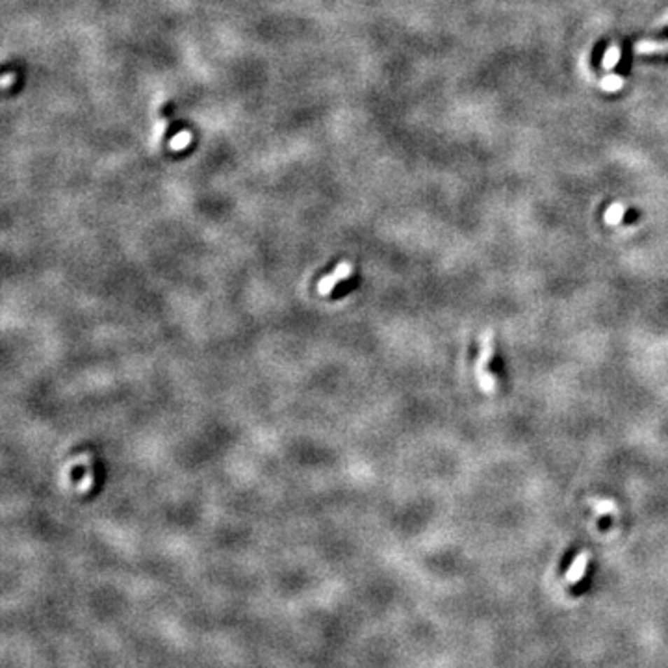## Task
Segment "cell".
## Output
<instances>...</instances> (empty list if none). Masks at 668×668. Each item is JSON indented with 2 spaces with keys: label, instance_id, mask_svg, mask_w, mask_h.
Here are the masks:
<instances>
[{
  "label": "cell",
  "instance_id": "cell-7",
  "mask_svg": "<svg viewBox=\"0 0 668 668\" xmlns=\"http://www.w3.org/2000/svg\"><path fill=\"white\" fill-rule=\"evenodd\" d=\"M599 85L604 91H618L624 85V78H620L618 74H607Z\"/></svg>",
  "mask_w": 668,
  "mask_h": 668
},
{
  "label": "cell",
  "instance_id": "cell-1",
  "mask_svg": "<svg viewBox=\"0 0 668 668\" xmlns=\"http://www.w3.org/2000/svg\"><path fill=\"white\" fill-rule=\"evenodd\" d=\"M494 356V333L492 330H487V333L482 334V342H481V351H479V359L475 362V375H478L479 387L485 394L488 396H492L496 392V379L492 377V373L488 371V364L492 361Z\"/></svg>",
  "mask_w": 668,
  "mask_h": 668
},
{
  "label": "cell",
  "instance_id": "cell-8",
  "mask_svg": "<svg viewBox=\"0 0 668 668\" xmlns=\"http://www.w3.org/2000/svg\"><path fill=\"white\" fill-rule=\"evenodd\" d=\"M592 509L599 515H609V513H615L616 507L609 499H598V501H592Z\"/></svg>",
  "mask_w": 668,
  "mask_h": 668
},
{
  "label": "cell",
  "instance_id": "cell-9",
  "mask_svg": "<svg viewBox=\"0 0 668 668\" xmlns=\"http://www.w3.org/2000/svg\"><path fill=\"white\" fill-rule=\"evenodd\" d=\"M10 82H11V76H10V74H8V76H6V78L2 80V84H4L6 88H8V84H10Z\"/></svg>",
  "mask_w": 668,
  "mask_h": 668
},
{
  "label": "cell",
  "instance_id": "cell-4",
  "mask_svg": "<svg viewBox=\"0 0 668 668\" xmlns=\"http://www.w3.org/2000/svg\"><path fill=\"white\" fill-rule=\"evenodd\" d=\"M349 273H351L349 264L338 265V270L334 271V275H333V277H327V279H323V281H321V284H319V292H321V293L329 292L330 288L334 286V282L338 281V279H344V277H347V275H349Z\"/></svg>",
  "mask_w": 668,
  "mask_h": 668
},
{
  "label": "cell",
  "instance_id": "cell-6",
  "mask_svg": "<svg viewBox=\"0 0 668 668\" xmlns=\"http://www.w3.org/2000/svg\"><path fill=\"white\" fill-rule=\"evenodd\" d=\"M190 144H191V134L188 132V130H182V132H179L175 138L171 139L169 147L173 148V151H184V148Z\"/></svg>",
  "mask_w": 668,
  "mask_h": 668
},
{
  "label": "cell",
  "instance_id": "cell-3",
  "mask_svg": "<svg viewBox=\"0 0 668 668\" xmlns=\"http://www.w3.org/2000/svg\"><path fill=\"white\" fill-rule=\"evenodd\" d=\"M626 212H627V208L624 202H613V204H611L604 214L605 223H607V225H618V223L624 219Z\"/></svg>",
  "mask_w": 668,
  "mask_h": 668
},
{
  "label": "cell",
  "instance_id": "cell-5",
  "mask_svg": "<svg viewBox=\"0 0 668 668\" xmlns=\"http://www.w3.org/2000/svg\"><path fill=\"white\" fill-rule=\"evenodd\" d=\"M618 60H620V48L616 45H611L604 54V67L605 69H613L618 64Z\"/></svg>",
  "mask_w": 668,
  "mask_h": 668
},
{
  "label": "cell",
  "instance_id": "cell-2",
  "mask_svg": "<svg viewBox=\"0 0 668 668\" xmlns=\"http://www.w3.org/2000/svg\"><path fill=\"white\" fill-rule=\"evenodd\" d=\"M590 562V555L587 552H581L578 555L573 557L572 564L568 568L566 576H564V581L568 585H578L581 579H583L585 572H587V568H589Z\"/></svg>",
  "mask_w": 668,
  "mask_h": 668
}]
</instances>
